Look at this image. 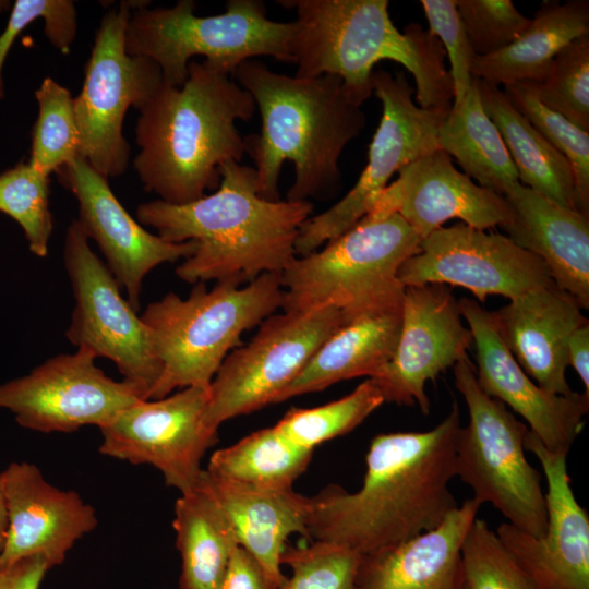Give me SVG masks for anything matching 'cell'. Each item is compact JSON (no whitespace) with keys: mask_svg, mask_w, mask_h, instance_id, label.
Listing matches in <instances>:
<instances>
[{"mask_svg":"<svg viewBox=\"0 0 589 589\" xmlns=\"http://www.w3.org/2000/svg\"><path fill=\"white\" fill-rule=\"evenodd\" d=\"M458 404L433 429L374 436L361 488L330 484L311 497L309 539L366 555L437 527L458 507L456 477L461 429Z\"/></svg>","mask_w":589,"mask_h":589,"instance_id":"cell-1","label":"cell"},{"mask_svg":"<svg viewBox=\"0 0 589 589\" xmlns=\"http://www.w3.org/2000/svg\"><path fill=\"white\" fill-rule=\"evenodd\" d=\"M219 172L215 192L193 202L140 204L139 223L168 242H196L194 253L176 269L187 283L241 285L265 273L281 274L297 256L296 242L312 203L262 197L255 169L238 161L221 164Z\"/></svg>","mask_w":589,"mask_h":589,"instance_id":"cell-2","label":"cell"},{"mask_svg":"<svg viewBox=\"0 0 589 589\" xmlns=\"http://www.w3.org/2000/svg\"><path fill=\"white\" fill-rule=\"evenodd\" d=\"M261 116L257 134L244 137L255 164L259 194L280 200L279 176L285 161L294 169L286 200L309 201L335 194L341 185L339 159L360 135L366 117L340 77H298L277 73L252 59L233 72Z\"/></svg>","mask_w":589,"mask_h":589,"instance_id":"cell-3","label":"cell"},{"mask_svg":"<svg viewBox=\"0 0 589 589\" xmlns=\"http://www.w3.org/2000/svg\"><path fill=\"white\" fill-rule=\"evenodd\" d=\"M252 96L223 67L191 60L182 86L163 84L139 110L133 167L144 189L182 205L216 190L219 167L245 154L237 121H249Z\"/></svg>","mask_w":589,"mask_h":589,"instance_id":"cell-4","label":"cell"},{"mask_svg":"<svg viewBox=\"0 0 589 589\" xmlns=\"http://www.w3.org/2000/svg\"><path fill=\"white\" fill-rule=\"evenodd\" d=\"M297 12L291 40L296 76L341 79L360 105L373 94L372 74L381 60L400 63L414 79L422 108L449 110L453 84L440 40L417 23L400 32L387 0L279 1Z\"/></svg>","mask_w":589,"mask_h":589,"instance_id":"cell-5","label":"cell"},{"mask_svg":"<svg viewBox=\"0 0 589 589\" xmlns=\"http://www.w3.org/2000/svg\"><path fill=\"white\" fill-rule=\"evenodd\" d=\"M283 296L280 274L265 273L245 286L221 280L208 290L200 281L185 299L168 292L151 302L141 320L161 373L148 399L209 386L229 351L242 346L241 335L281 309Z\"/></svg>","mask_w":589,"mask_h":589,"instance_id":"cell-6","label":"cell"},{"mask_svg":"<svg viewBox=\"0 0 589 589\" xmlns=\"http://www.w3.org/2000/svg\"><path fill=\"white\" fill-rule=\"evenodd\" d=\"M420 237L396 213L365 215L320 250L296 256L280 274L285 312L335 308L344 324L400 309L402 263L419 251Z\"/></svg>","mask_w":589,"mask_h":589,"instance_id":"cell-7","label":"cell"},{"mask_svg":"<svg viewBox=\"0 0 589 589\" xmlns=\"http://www.w3.org/2000/svg\"><path fill=\"white\" fill-rule=\"evenodd\" d=\"M136 2L125 29V50L154 61L165 84L180 87L194 57H204L231 75L244 61L272 57L291 63L294 21L267 17L259 0H230L226 11L209 16L194 14L192 0L171 8H147Z\"/></svg>","mask_w":589,"mask_h":589,"instance_id":"cell-8","label":"cell"},{"mask_svg":"<svg viewBox=\"0 0 589 589\" xmlns=\"http://www.w3.org/2000/svg\"><path fill=\"white\" fill-rule=\"evenodd\" d=\"M457 390L468 409L456 444V477L473 491L481 505L491 504L517 529L542 537L546 528L541 473L526 458L529 430L500 400L478 384L467 357L454 366Z\"/></svg>","mask_w":589,"mask_h":589,"instance_id":"cell-9","label":"cell"},{"mask_svg":"<svg viewBox=\"0 0 589 589\" xmlns=\"http://www.w3.org/2000/svg\"><path fill=\"white\" fill-rule=\"evenodd\" d=\"M134 1H121L103 16L80 94L73 98L79 155L107 179L122 175L130 145L122 133L130 107L140 110L164 84L159 67L125 50Z\"/></svg>","mask_w":589,"mask_h":589,"instance_id":"cell-10","label":"cell"},{"mask_svg":"<svg viewBox=\"0 0 589 589\" xmlns=\"http://www.w3.org/2000/svg\"><path fill=\"white\" fill-rule=\"evenodd\" d=\"M372 91L382 104V117L369 146L366 166L338 203L303 223L296 242L297 255L312 253L349 230L369 214L395 173L440 149L438 130L450 109L417 105L402 72L374 71Z\"/></svg>","mask_w":589,"mask_h":589,"instance_id":"cell-11","label":"cell"},{"mask_svg":"<svg viewBox=\"0 0 589 589\" xmlns=\"http://www.w3.org/2000/svg\"><path fill=\"white\" fill-rule=\"evenodd\" d=\"M344 325L340 312L323 308L273 314L253 338L230 352L209 385L207 426L276 404L322 344Z\"/></svg>","mask_w":589,"mask_h":589,"instance_id":"cell-12","label":"cell"},{"mask_svg":"<svg viewBox=\"0 0 589 589\" xmlns=\"http://www.w3.org/2000/svg\"><path fill=\"white\" fill-rule=\"evenodd\" d=\"M63 263L75 300L67 338L96 359L112 361L123 381L148 399L161 373L149 332L106 263L91 249L77 219L65 232Z\"/></svg>","mask_w":589,"mask_h":589,"instance_id":"cell-13","label":"cell"},{"mask_svg":"<svg viewBox=\"0 0 589 589\" xmlns=\"http://www.w3.org/2000/svg\"><path fill=\"white\" fill-rule=\"evenodd\" d=\"M209 386H189L159 399H140L100 428L103 455L151 465L168 486L185 493L199 483L217 432L205 422Z\"/></svg>","mask_w":589,"mask_h":589,"instance_id":"cell-14","label":"cell"},{"mask_svg":"<svg viewBox=\"0 0 589 589\" xmlns=\"http://www.w3.org/2000/svg\"><path fill=\"white\" fill-rule=\"evenodd\" d=\"M95 360L86 349L51 357L0 384V408L10 410L22 428L41 433L107 425L143 398L131 384L107 376Z\"/></svg>","mask_w":589,"mask_h":589,"instance_id":"cell-15","label":"cell"},{"mask_svg":"<svg viewBox=\"0 0 589 589\" xmlns=\"http://www.w3.org/2000/svg\"><path fill=\"white\" fill-rule=\"evenodd\" d=\"M405 287L426 284L458 286L479 302L489 296L509 300L553 283L546 264L506 235L458 223L422 239L419 251L399 268Z\"/></svg>","mask_w":589,"mask_h":589,"instance_id":"cell-16","label":"cell"},{"mask_svg":"<svg viewBox=\"0 0 589 589\" xmlns=\"http://www.w3.org/2000/svg\"><path fill=\"white\" fill-rule=\"evenodd\" d=\"M472 342L471 330L462 324L459 303L450 287L442 284L406 287L396 351L372 380L385 402L417 404L426 416L430 412L426 383L467 357Z\"/></svg>","mask_w":589,"mask_h":589,"instance_id":"cell-17","label":"cell"},{"mask_svg":"<svg viewBox=\"0 0 589 589\" xmlns=\"http://www.w3.org/2000/svg\"><path fill=\"white\" fill-rule=\"evenodd\" d=\"M524 445L539 459L546 481L545 532L534 537L508 522L495 532L536 589H589V516L572 490L567 454L549 450L530 430Z\"/></svg>","mask_w":589,"mask_h":589,"instance_id":"cell-18","label":"cell"},{"mask_svg":"<svg viewBox=\"0 0 589 589\" xmlns=\"http://www.w3.org/2000/svg\"><path fill=\"white\" fill-rule=\"evenodd\" d=\"M56 173L62 187L76 197L77 220L98 245L107 267L137 312L146 275L163 263L191 256L196 242H168L144 229L116 197L108 179L81 155Z\"/></svg>","mask_w":589,"mask_h":589,"instance_id":"cell-19","label":"cell"},{"mask_svg":"<svg viewBox=\"0 0 589 589\" xmlns=\"http://www.w3.org/2000/svg\"><path fill=\"white\" fill-rule=\"evenodd\" d=\"M476 346L481 389L521 416L545 448L568 454L589 411V395L563 396L542 389L517 363L495 328L491 311L469 298L458 300Z\"/></svg>","mask_w":589,"mask_h":589,"instance_id":"cell-20","label":"cell"},{"mask_svg":"<svg viewBox=\"0 0 589 589\" xmlns=\"http://www.w3.org/2000/svg\"><path fill=\"white\" fill-rule=\"evenodd\" d=\"M393 213L398 214L421 240L453 218L488 230L503 227L510 214L503 195L458 171L452 157L441 149L401 168L368 215Z\"/></svg>","mask_w":589,"mask_h":589,"instance_id":"cell-21","label":"cell"},{"mask_svg":"<svg viewBox=\"0 0 589 589\" xmlns=\"http://www.w3.org/2000/svg\"><path fill=\"white\" fill-rule=\"evenodd\" d=\"M8 534L0 566L27 556L60 565L76 541L98 525L96 512L75 491L50 484L37 466L12 461L1 471Z\"/></svg>","mask_w":589,"mask_h":589,"instance_id":"cell-22","label":"cell"},{"mask_svg":"<svg viewBox=\"0 0 589 589\" xmlns=\"http://www.w3.org/2000/svg\"><path fill=\"white\" fill-rule=\"evenodd\" d=\"M578 301L554 283L531 289L498 310L492 320L520 368L544 390L568 396L567 348L572 334L588 324Z\"/></svg>","mask_w":589,"mask_h":589,"instance_id":"cell-23","label":"cell"},{"mask_svg":"<svg viewBox=\"0 0 589 589\" xmlns=\"http://www.w3.org/2000/svg\"><path fill=\"white\" fill-rule=\"evenodd\" d=\"M509 219L501 227L520 248L540 257L553 283L589 308V216L558 205L519 181L503 194Z\"/></svg>","mask_w":589,"mask_h":589,"instance_id":"cell-24","label":"cell"},{"mask_svg":"<svg viewBox=\"0 0 589 589\" xmlns=\"http://www.w3.org/2000/svg\"><path fill=\"white\" fill-rule=\"evenodd\" d=\"M480 507L468 498L434 529L362 555L357 589H468L461 546Z\"/></svg>","mask_w":589,"mask_h":589,"instance_id":"cell-25","label":"cell"},{"mask_svg":"<svg viewBox=\"0 0 589 589\" xmlns=\"http://www.w3.org/2000/svg\"><path fill=\"white\" fill-rule=\"evenodd\" d=\"M203 480L228 515L238 544L253 555L277 589L286 577L281 555L291 534L309 539L311 497L293 489L262 490L212 477Z\"/></svg>","mask_w":589,"mask_h":589,"instance_id":"cell-26","label":"cell"},{"mask_svg":"<svg viewBox=\"0 0 589 589\" xmlns=\"http://www.w3.org/2000/svg\"><path fill=\"white\" fill-rule=\"evenodd\" d=\"M401 308L371 313L341 325L316 350L276 402L315 393L341 381L376 377L394 357Z\"/></svg>","mask_w":589,"mask_h":589,"instance_id":"cell-27","label":"cell"},{"mask_svg":"<svg viewBox=\"0 0 589 589\" xmlns=\"http://www.w3.org/2000/svg\"><path fill=\"white\" fill-rule=\"evenodd\" d=\"M589 35V2H543L522 34L505 48L476 56L472 77L498 86L545 76L555 56L572 41Z\"/></svg>","mask_w":589,"mask_h":589,"instance_id":"cell-28","label":"cell"},{"mask_svg":"<svg viewBox=\"0 0 589 589\" xmlns=\"http://www.w3.org/2000/svg\"><path fill=\"white\" fill-rule=\"evenodd\" d=\"M204 471V470H203ZM172 527L181 556L180 589H218L239 545L231 521L202 477L175 503Z\"/></svg>","mask_w":589,"mask_h":589,"instance_id":"cell-29","label":"cell"},{"mask_svg":"<svg viewBox=\"0 0 589 589\" xmlns=\"http://www.w3.org/2000/svg\"><path fill=\"white\" fill-rule=\"evenodd\" d=\"M473 80L482 106L516 167L519 182L558 205L576 209L574 173L567 158L514 107L504 91Z\"/></svg>","mask_w":589,"mask_h":589,"instance_id":"cell-30","label":"cell"},{"mask_svg":"<svg viewBox=\"0 0 589 589\" xmlns=\"http://www.w3.org/2000/svg\"><path fill=\"white\" fill-rule=\"evenodd\" d=\"M437 141L440 149L485 189L503 195L519 181L505 143L482 106L474 80L461 105L452 107L443 120Z\"/></svg>","mask_w":589,"mask_h":589,"instance_id":"cell-31","label":"cell"},{"mask_svg":"<svg viewBox=\"0 0 589 589\" xmlns=\"http://www.w3.org/2000/svg\"><path fill=\"white\" fill-rule=\"evenodd\" d=\"M313 452L293 443L274 425L216 450L205 470L212 477L262 490H290L306 470Z\"/></svg>","mask_w":589,"mask_h":589,"instance_id":"cell-32","label":"cell"},{"mask_svg":"<svg viewBox=\"0 0 589 589\" xmlns=\"http://www.w3.org/2000/svg\"><path fill=\"white\" fill-rule=\"evenodd\" d=\"M384 402L376 383L366 378L335 401L313 408H291L275 428L293 443L314 450L317 445L354 430Z\"/></svg>","mask_w":589,"mask_h":589,"instance_id":"cell-33","label":"cell"},{"mask_svg":"<svg viewBox=\"0 0 589 589\" xmlns=\"http://www.w3.org/2000/svg\"><path fill=\"white\" fill-rule=\"evenodd\" d=\"M38 116L32 130L28 163L50 176L73 160L80 151V132L70 91L45 77L35 92Z\"/></svg>","mask_w":589,"mask_h":589,"instance_id":"cell-34","label":"cell"},{"mask_svg":"<svg viewBox=\"0 0 589 589\" xmlns=\"http://www.w3.org/2000/svg\"><path fill=\"white\" fill-rule=\"evenodd\" d=\"M514 107L569 161L575 181L576 209L589 216V131L546 107L532 82L504 85Z\"/></svg>","mask_w":589,"mask_h":589,"instance_id":"cell-35","label":"cell"},{"mask_svg":"<svg viewBox=\"0 0 589 589\" xmlns=\"http://www.w3.org/2000/svg\"><path fill=\"white\" fill-rule=\"evenodd\" d=\"M49 195L50 176L28 161L0 173V212L20 225L29 251L38 257L47 256L53 228Z\"/></svg>","mask_w":589,"mask_h":589,"instance_id":"cell-36","label":"cell"},{"mask_svg":"<svg viewBox=\"0 0 589 589\" xmlns=\"http://www.w3.org/2000/svg\"><path fill=\"white\" fill-rule=\"evenodd\" d=\"M532 83L546 107L589 131V35L563 48L542 81Z\"/></svg>","mask_w":589,"mask_h":589,"instance_id":"cell-37","label":"cell"},{"mask_svg":"<svg viewBox=\"0 0 589 589\" xmlns=\"http://www.w3.org/2000/svg\"><path fill=\"white\" fill-rule=\"evenodd\" d=\"M461 558L468 589H536L484 519L473 520L461 546Z\"/></svg>","mask_w":589,"mask_h":589,"instance_id":"cell-38","label":"cell"},{"mask_svg":"<svg viewBox=\"0 0 589 589\" xmlns=\"http://www.w3.org/2000/svg\"><path fill=\"white\" fill-rule=\"evenodd\" d=\"M361 555L337 544L314 541L286 545L281 564L291 568L279 589H357Z\"/></svg>","mask_w":589,"mask_h":589,"instance_id":"cell-39","label":"cell"},{"mask_svg":"<svg viewBox=\"0 0 589 589\" xmlns=\"http://www.w3.org/2000/svg\"><path fill=\"white\" fill-rule=\"evenodd\" d=\"M456 7L476 56L510 45L531 21L510 0H456Z\"/></svg>","mask_w":589,"mask_h":589,"instance_id":"cell-40","label":"cell"},{"mask_svg":"<svg viewBox=\"0 0 589 589\" xmlns=\"http://www.w3.org/2000/svg\"><path fill=\"white\" fill-rule=\"evenodd\" d=\"M44 20L49 43L68 53L76 36V9L70 0H16L4 29L0 34V100L4 98L2 70L7 56L17 36L34 21Z\"/></svg>","mask_w":589,"mask_h":589,"instance_id":"cell-41","label":"cell"},{"mask_svg":"<svg viewBox=\"0 0 589 589\" xmlns=\"http://www.w3.org/2000/svg\"><path fill=\"white\" fill-rule=\"evenodd\" d=\"M429 32L442 44L449 60V76L453 84V104L461 105L472 85L471 68L474 52L460 20L456 0H421Z\"/></svg>","mask_w":589,"mask_h":589,"instance_id":"cell-42","label":"cell"},{"mask_svg":"<svg viewBox=\"0 0 589 589\" xmlns=\"http://www.w3.org/2000/svg\"><path fill=\"white\" fill-rule=\"evenodd\" d=\"M218 589H277L259 561L238 545Z\"/></svg>","mask_w":589,"mask_h":589,"instance_id":"cell-43","label":"cell"},{"mask_svg":"<svg viewBox=\"0 0 589 589\" xmlns=\"http://www.w3.org/2000/svg\"><path fill=\"white\" fill-rule=\"evenodd\" d=\"M50 568L43 556H27L0 566V589H40Z\"/></svg>","mask_w":589,"mask_h":589,"instance_id":"cell-44","label":"cell"},{"mask_svg":"<svg viewBox=\"0 0 589 589\" xmlns=\"http://www.w3.org/2000/svg\"><path fill=\"white\" fill-rule=\"evenodd\" d=\"M568 365L581 380L589 395V323L577 328L570 336L567 348Z\"/></svg>","mask_w":589,"mask_h":589,"instance_id":"cell-45","label":"cell"},{"mask_svg":"<svg viewBox=\"0 0 589 589\" xmlns=\"http://www.w3.org/2000/svg\"><path fill=\"white\" fill-rule=\"evenodd\" d=\"M8 534V512L0 472V555L4 549Z\"/></svg>","mask_w":589,"mask_h":589,"instance_id":"cell-46","label":"cell"}]
</instances>
